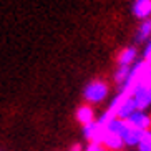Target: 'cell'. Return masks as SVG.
Segmentation results:
<instances>
[{
  "mask_svg": "<svg viewBox=\"0 0 151 151\" xmlns=\"http://www.w3.org/2000/svg\"><path fill=\"white\" fill-rule=\"evenodd\" d=\"M108 95H110V86L105 80H91L83 88V100L88 105L103 103L108 98Z\"/></svg>",
  "mask_w": 151,
  "mask_h": 151,
  "instance_id": "6da1fadb",
  "label": "cell"
},
{
  "mask_svg": "<svg viewBox=\"0 0 151 151\" xmlns=\"http://www.w3.org/2000/svg\"><path fill=\"white\" fill-rule=\"evenodd\" d=\"M133 96L134 103H136V110L139 111H150L151 110V86H141L136 85L133 90Z\"/></svg>",
  "mask_w": 151,
  "mask_h": 151,
  "instance_id": "7a4b0ae2",
  "label": "cell"
},
{
  "mask_svg": "<svg viewBox=\"0 0 151 151\" xmlns=\"http://www.w3.org/2000/svg\"><path fill=\"white\" fill-rule=\"evenodd\" d=\"M98 143L103 146L105 151H121L124 148L123 138L120 134H113V133H108V131H103Z\"/></svg>",
  "mask_w": 151,
  "mask_h": 151,
  "instance_id": "3957f363",
  "label": "cell"
},
{
  "mask_svg": "<svg viewBox=\"0 0 151 151\" xmlns=\"http://www.w3.org/2000/svg\"><path fill=\"white\" fill-rule=\"evenodd\" d=\"M126 123L133 128L139 129V131H146V129H151V115L148 111H139L136 110L133 115L129 116Z\"/></svg>",
  "mask_w": 151,
  "mask_h": 151,
  "instance_id": "277c9868",
  "label": "cell"
},
{
  "mask_svg": "<svg viewBox=\"0 0 151 151\" xmlns=\"http://www.w3.org/2000/svg\"><path fill=\"white\" fill-rule=\"evenodd\" d=\"M134 68H136V85L151 86V63L145 60H138L134 63Z\"/></svg>",
  "mask_w": 151,
  "mask_h": 151,
  "instance_id": "5b68a950",
  "label": "cell"
},
{
  "mask_svg": "<svg viewBox=\"0 0 151 151\" xmlns=\"http://www.w3.org/2000/svg\"><path fill=\"white\" fill-rule=\"evenodd\" d=\"M138 62V48L136 47H124L116 55V65L118 67H133Z\"/></svg>",
  "mask_w": 151,
  "mask_h": 151,
  "instance_id": "8992f818",
  "label": "cell"
},
{
  "mask_svg": "<svg viewBox=\"0 0 151 151\" xmlns=\"http://www.w3.org/2000/svg\"><path fill=\"white\" fill-rule=\"evenodd\" d=\"M131 15L141 22L151 18V0H133L131 2Z\"/></svg>",
  "mask_w": 151,
  "mask_h": 151,
  "instance_id": "52a82bcc",
  "label": "cell"
},
{
  "mask_svg": "<svg viewBox=\"0 0 151 151\" xmlns=\"http://www.w3.org/2000/svg\"><path fill=\"white\" fill-rule=\"evenodd\" d=\"M75 116H76V121H78L81 126H86V124L96 121V116H95V108L91 106V105H88V103H85V105H81V106L76 108Z\"/></svg>",
  "mask_w": 151,
  "mask_h": 151,
  "instance_id": "ba28073f",
  "label": "cell"
},
{
  "mask_svg": "<svg viewBox=\"0 0 151 151\" xmlns=\"http://www.w3.org/2000/svg\"><path fill=\"white\" fill-rule=\"evenodd\" d=\"M103 131H105V128L98 123V120L93 121V123H90V124H86V126H83V136H85V139H88L90 143L100 141V136L103 134Z\"/></svg>",
  "mask_w": 151,
  "mask_h": 151,
  "instance_id": "9c48e42d",
  "label": "cell"
},
{
  "mask_svg": "<svg viewBox=\"0 0 151 151\" xmlns=\"http://www.w3.org/2000/svg\"><path fill=\"white\" fill-rule=\"evenodd\" d=\"M134 111H136V103H134L133 96L129 95L128 98H124L123 101H121V105L118 106V110H116V118H121V120L126 121Z\"/></svg>",
  "mask_w": 151,
  "mask_h": 151,
  "instance_id": "30bf717a",
  "label": "cell"
},
{
  "mask_svg": "<svg viewBox=\"0 0 151 151\" xmlns=\"http://www.w3.org/2000/svg\"><path fill=\"white\" fill-rule=\"evenodd\" d=\"M151 40V18L139 22L134 33V42L136 43H148Z\"/></svg>",
  "mask_w": 151,
  "mask_h": 151,
  "instance_id": "8fae6325",
  "label": "cell"
},
{
  "mask_svg": "<svg viewBox=\"0 0 151 151\" xmlns=\"http://www.w3.org/2000/svg\"><path fill=\"white\" fill-rule=\"evenodd\" d=\"M141 133L143 131H139V129L133 128V126H126V129H124V133H123V141H124V146H128V148H134L138 146V143H139V138H141Z\"/></svg>",
  "mask_w": 151,
  "mask_h": 151,
  "instance_id": "7c38bea8",
  "label": "cell"
},
{
  "mask_svg": "<svg viewBox=\"0 0 151 151\" xmlns=\"http://www.w3.org/2000/svg\"><path fill=\"white\" fill-rule=\"evenodd\" d=\"M126 126H128V123L124 120H121V118H111L110 121H108L106 124H105V131H108V133H113V134H120V136H123L124 129H126Z\"/></svg>",
  "mask_w": 151,
  "mask_h": 151,
  "instance_id": "4fadbf2b",
  "label": "cell"
},
{
  "mask_svg": "<svg viewBox=\"0 0 151 151\" xmlns=\"http://www.w3.org/2000/svg\"><path fill=\"white\" fill-rule=\"evenodd\" d=\"M129 73H131V67H118L115 70V73H113V80H115V83L118 85L120 88L128 81Z\"/></svg>",
  "mask_w": 151,
  "mask_h": 151,
  "instance_id": "5bb4252c",
  "label": "cell"
},
{
  "mask_svg": "<svg viewBox=\"0 0 151 151\" xmlns=\"http://www.w3.org/2000/svg\"><path fill=\"white\" fill-rule=\"evenodd\" d=\"M138 151H151V129H146L141 133L139 138V143L136 146Z\"/></svg>",
  "mask_w": 151,
  "mask_h": 151,
  "instance_id": "9a60e30c",
  "label": "cell"
},
{
  "mask_svg": "<svg viewBox=\"0 0 151 151\" xmlns=\"http://www.w3.org/2000/svg\"><path fill=\"white\" fill-rule=\"evenodd\" d=\"M70 151H85L83 146H81V143H75V145H71Z\"/></svg>",
  "mask_w": 151,
  "mask_h": 151,
  "instance_id": "2e32d148",
  "label": "cell"
}]
</instances>
